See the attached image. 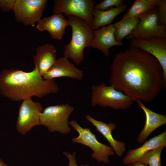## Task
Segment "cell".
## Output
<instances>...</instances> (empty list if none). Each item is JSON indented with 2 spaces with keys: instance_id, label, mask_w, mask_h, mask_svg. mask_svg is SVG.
<instances>
[{
  "instance_id": "26",
  "label": "cell",
  "mask_w": 166,
  "mask_h": 166,
  "mask_svg": "<svg viewBox=\"0 0 166 166\" xmlns=\"http://www.w3.org/2000/svg\"><path fill=\"white\" fill-rule=\"evenodd\" d=\"M126 166H148V165L138 161L128 164H127Z\"/></svg>"
},
{
  "instance_id": "7",
  "label": "cell",
  "mask_w": 166,
  "mask_h": 166,
  "mask_svg": "<svg viewBox=\"0 0 166 166\" xmlns=\"http://www.w3.org/2000/svg\"><path fill=\"white\" fill-rule=\"evenodd\" d=\"M53 14L63 13L68 17L79 18L92 26L93 12L96 1L93 0H54Z\"/></svg>"
},
{
  "instance_id": "13",
  "label": "cell",
  "mask_w": 166,
  "mask_h": 166,
  "mask_svg": "<svg viewBox=\"0 0 166 166\" xmlns=\"http://www.w3.org/2000/svg\"><path fill=\"white\" fill-rule=\"evenodd\" d=\"M116 28L114 24L94 30V36L90 47L97 49L106 57L110 54L109 49L113 46H122V42L117 41L115 37Z\"/></svg>"
},
{
  "instance_id": "18",
  "label": "cell",
  "mask_w": 166,
  "mask_h": 166,
  "mask_svg": "<svg viewBox=\"0 0 166 166\" xmlns=\"http://www.w3.org/2000/svg\"><path fill=\"white\" fill-rule=\"evenodd\" d=\"M33 57L34 66L43 76L57 60L56 49L53 45H43L36 49V54Z\"/></svg>"
},
{
  "instance_id": "20",
  "label": "cell",
  "mask_w": 166,
  "mask_h": 166,
  "mask_svg": "<svg viewBox=\"0 0 166 166\" xmlns=\"http://www.w3.org/2000/svg\"><path fill=\"white\" fill-rule=\"evenodd\" d=\"M159 0H135L132 5L120 21L136 18H139L154 10L159 4Z\"/></svg>"
},
{
  "instance_id": "10",
  "label": "cell",
  "mask_w": 166,
  "mask_h": 166,
  "mask_svg": "<svg viewBox=\"0 0 166 166\" xmlns=\"http://www.w3.org/2000/svg\"><path fill=\"white\" fill-rule=\"evenodd\" d=\"M43 109L41 103L34 101L31 98L23 101L16 122L18 132L24 135L34 127L40 125V115Z\"/></svg>"
},
{
  "instance_id": "24",
  "label": "cell",
  "mask_w": 166,
  "mask_h": 166,
  "mask_svg": "<svg viewBox=\"0 0 166 166\" xmlns=\"http://www.w3.org/2000/svg\"><path fill=\"white\" fill-rule=\"evenodd\" d=\"M157 23L160 26L166 27V0H159Z\"/></svg>"
},
{
  "instance_id": "9",
  "label": "cell",
  "mask_w": 166,
  "mask_h": 166,
  "mask_svg": "<svg viewBox=\"0 0 166 166\" xmlns=\"http://www.w3.org/2000/svg\"><path fill=\"white\" fill-rule=\"evenodd\" d=\"M159 9L154 10L140 17V21L135 29L126 37L127 39H145L154 37L166 38V27L157 23Z\"/></svg>"
},
{
  "instance_id": "12",
  "label": "cell",
  "mask_w": 166,
  "mask_h": 166,
  "mask_svg": "<svg viewBox=\"0 0 166 166\" xmlns=\"http://www.w3.org/2000/svg\"><path fill=\"white\" fill-rule=\"evenodd\" d=\"M84 76L83 70L76 67L65 57H59L53 65L42 76L44 79H54L63 77L78 80Z\"/></svg>"
},
{
  "instance_id": "17",
  "label": "cell",
  "mask_w": 166,
  "mask_h": 166,
  "mask_svg": "<svg viewBox=\"0 0 166 166\" xmlns=\"http://www.w3.org/2000/svg\"><path fill=\"white\" fill-rule=\"evenodd\" d=\"M86 118L106 139L116 154L121 156L126 151L125 144L123 142L115 139L112 135V132L116 128V125L112 122L107 124L102 121L96 120L88 115L86 116Z\"/></svg>"
},
{
  "instance_id": "16",
  "label": "cell",
  "mask_w": 166,
  "mask_h": 166,
  "mask_svg": "<svg viewBox=\"0 0 166 166\" xmlns=\"http://www.w3.org/2000/svg\"><path fill=\"white\" fill-rule=\"evenodd\" d=\"M160 147H166V130L149 140H146L140 147L129 150L123 158V162L127 165L138 161L144 153Z\"/></svg>"
},
{
  "instance_id": "11",
  "label": "cell",
  "mask_w": 166,
  "mask_h": 166,
  "mask_svg": "<svg viewBox=\"0 0 166 166\" xmlns=\"http://www.w3.org/2000/svg\"><path fill=\"white\" fill-rule=\"evenodd\" d=\"M130 46L147 52L157 60L162 68L166 84V38L154 37L145 39H132Z\"/></svg>"
},
{
  "instance_id": "6",
  "label": "cell",
  "mask_w": 166,
  "mask_h": 166,
  "mask_svg": "<svg viewBox=\"0 0 166 166\" xmlns=\"http://www.w3.org/2000/svg\"><path fill=\"white\" fill-rule=\"evenodd\" d=\"M69 124L79 134L78 136L72 139L73 143H79L91 148L93 152L91 154V157L98 162L107 163L109 162V156L114 155L115 153L111 147L99 142L89 128L82 127L75 120L69 121Z\"/></svg>"
},
{
  "instance_id": "14",
  "label": "cell",
  "mask_w": 166,
  "mask_h": 166,
  "mask_svg": "<svg viewBox=\"0 0 166 166\" xmlns=\"http://www.w3.org/2000/svg\"><path fill=\"white\" fill-rule=\"evenodd\" d=\"M68 25V20L62 14H53L41 19L38 22L36 29L40 31H47L52 38L60 40L64 35L65 29Z\"/></svg>"
},
{
  "instance_id": "3",
  "label": "cell",
  "mask_w": 166,
  "mask_h": 166,
  "mask_svg": "<svg viewBox=\"0 0 166 166\" xmlns=\"http://www.w3.org/2000/svg\"><path fill=\"white\" fill-rule=\"evenodd\" d=\"M68 20L72 30V37L70 42L65 46L64 56L78 65L85 58V48L90 47L95 30L91 25L77 17L69 16Z\"/></svg>"
},
{
  "instance_id": "23",
  "label": "cell",
  "mask_w": 166,
  "mask_h": 166,
  "mask_svg": "<svg viewBox=\"0 0 166 166\" xmlns=\"http://www.w3.org/2000/svg\"><path fill=\"white\" fill-rule=\"evenodd\" d=\"M123 0H104L99 3L96 4L94 8L101 10H108L115 6L118 7L123 5Z\"/></svg>"
},
{
  "instance_id": "25",
  "label": "cell",
  "mask_w": 166,
  "mask_h": 166,
  "mask_svg": "<svg viewBox=\"0 0 166 166\" xmlns=\"http://www.w3.org/2000/svg\"><path fill=\"white\" fill-rule=\"evenodd\" d=\"M15 0H0V9L3 12L13 10Z\"/></svg>"
},
{
  "instance_id": "22",
  "label": "cell",
  "mask_w": 166,
  "mask_h": 166,
  "mask_svg": "<svg viewBox=\"0 0 166 166\" xmlns=\"http://www.w3.org/2000/svg\"><path fill=\"white\" fill-rule=\"evenodd\" d=\"M164 148L163 147H160L145 153L139 161L149 166H162L161 154Z\"/></svg>"
},
{
  "instance_id": "27",
  "label": "cell",
  "mask_w": 166,
  "mask_h": 166,
  "mask_svg": "<svg viewBox=\"0 0 166 166\" xmlns=\"http://www.w3.org/2000/svg\"><path fill=\"white\" fill-rule=\"evenodd\" d=\"M0 166H7V165L1 159H0Z\"/></svg>"
},
{
  "instance_id": "28",
  "label": "cell",
  "mask_w": 166,
  "mask_h": 166,
  "mask_svg": "<svg viewBox=\"0 0 166 166\" xmlns=\"http://www.w3.org/2000/svg\"><path fill=\"white\" fill-rule=\"evenodd\" d=\"M80 166H89L88 165H81Z\"/></svg>"
},
{
  "instance_id": "21",
  "label": "cell",
  "mask_w": 166,
  "mask_h": 166,
  "mask_svg": "<svg viewBox=\"0 0 166 166\" xmlns=\"http://www.w3.org/2000/svg\"><path fill=\"white\" fill-rule=\"evenodd\" d=\"M140 21L139 18L128 19L114 24L116 28L115 37L116 40L122 42L124 38L135 29Z\"/></svg>"
},
{
  "instance_id": "4",
  "label": "cell",
  "mask_w": 166,
  "mask_h": 166,
  "mask_svg": "<svg viewBox=\"0 0 166 166\" xmlns=\"http://www.w3.org/2000/svg\"><path fill=\"white\" fill-rule=\"evenodd\" d=\"M91 91V103L92 106L98 105L116 109H125L133 103L128 96L111 85L107 86L105 83L93 85Z\"/></svg>"
},
{
  "instance_id": "1",
  "label": "cell",
  "mask_w": 166,
  "mask_h": 166,
  "mask_svg": "<svg viewBox=\"0 0 166 166\" xmlns=\"http://www.w3.org/2000/svg\"><path fill=\"white\" fill-rule=\"evenodd\" d=\"M109 83L133 101L150 102L166 86L163 70L153 56L130 47L115 54Z\"/></svg>"
},
{
  "instance_id": "2",
  "label": "cell",
  "mask_w": 166,
  "mask_h": 166,
  "mask_svg": "<svg viewBox=\"0 0 166 166\" xmlns=\"http://www.w3.org/2000/svg\"><path fill=\"white\" fill-rule=\"evenodd\" d=\"M59 90L54 79H44L37 67L29 72L19 69H5L0 72V93L14 101L33 97H43Z\"/></svg>"
},
{
  "instance_id": "5",
  "label": "cell",
  "mask_w": 166,
  "mask_h": 166,
  "mask_svg": "<svg viewBox=\"0 0 166 166\" xmlns=\"http://www.w3.org/2000/svg\"><path fill=\"white\" fill-rule=\"evenodd\" d=\"M74 110V107L67 103L48 106L41 114L40 125L51 132L68 134L71 131L69 119Z\"/></svg>"
},
{
  "instance_id": "8",
  "label": "cell",
  "mask_w": 166,
  "mask_h": 166,
  "mask_svg": "<svg viewBox=\"0 0 166 166\" xmlns=\"http://www.w3.org/2000/svg\"><path fill=\"white\" fill-rule=\"evenodd\" d=\"M47 0H15L13 9L15 21L34 27L42 16Z\"/></svg>"
},
{
  "instance_id": "15",
  "label": "cell",
  "mask_w": 166,
  "mask_h": 166,
  "mask_svg": "<svg viewBox=\"0 0 166 166\" xmlns=\"http://www.w3.org/2000/svg\"><path fill=\"white\" fill-rule=\"evenodd\" d=\"M136 102L142 109L145 116L144 126L136 139L138 143L142 144L152 132L166 124V116L152 111L145 106L140 100H137Z\"/></svg>"
},
{
  "instance_id": "19",
  "label": "cell",
  "mask_w": 166,
  "mask_h": 166,
  "mask_svg": "<svg viewBox=\"0 0 166 166\" xmlns=\"http://www.w3.org/2000/svg\"><path fill=\"white\" fill-rule=\"evenodd\" d=\"M126 5L102 11L94 8L93 14V20L92 25L93 28L96 29L100 27H104L110 24L119 14L126 10Z\"/></svg>"
}]
</instances>
